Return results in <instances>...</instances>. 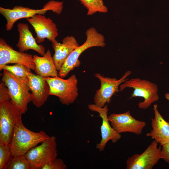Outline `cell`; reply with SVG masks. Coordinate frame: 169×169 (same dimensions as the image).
<instances>
[{"label": "cell", "mask_w": 169, "mask_h": 169, "mask_svg": "<svg viewBox=\"0 0 169 169\" xmlns=\"http://www.w3.org/2000/svg\"><path fill=\"white\" fill-rule=\"evenodd\" d=\"M49 137L44 131L36 132L27 129L23 124L21 116L16 123L9 145L13 156L25 155L32 148Z\"/></svg>", "instance_id": "1"}, {"label": "cell", "mask_w": 169, "mask_h": 169, "mask_svg": "<svg viewBox=\"0 0 169 169\" xmlns=\"http://www.w3.org/2000/svg\"><path fill=\"white\" fill-rule=\"evenodd\" d=\"M1 81L8 87L13 104L22 114L25 113L28 110V104L32 100L28 79L21 78L3 70Z\"/></svg>", "instance_id": "2"}, {"label": "cell", "mask_w": 169, "mask_h": 169, "mask_svg": "<svg viewBox=\"0 0 169 169\" xmlns=\"http://www.w3.org/2000/svg\"><path fill=\"white\" fill-rule=\"evenodd\" d=\"M85 42L74 49L67 58L58 72V76L66 77L75 68L79 67L80 62L79 58L81 54L87 49L92 47H103L105 45L104 36L94 27H91L85 32Z\"/></svg>", "instance_id": "3"}, {"label": "cell", "mask_w": 169, "mask_h": 169, "mask_svg": "<svg viewBox=\"0 0 169 169\" xmlns=\"http://www.w3.org/2000/svg\"><path fill=\"white\" fill-rule=\"evenodd\" d=\"M44 78L49 86V95L57 97L62 104L68 105L76 100L78 95V82L74 74L67 79L58 76Z\"/></svg>", "instance_id": "4"}, {"label": "cell", "mask_w": 169, "mask_h": 169, "mask_svg": "<svg viewBox=\"0 0 169 169\" xmlns=\"http://www.w3.org/2000/svg\"><path fill=\"white\" fill-rule=\"evenodd\" d=\"M132 88L134 90L131 97H141L144 100L139 103L138 106L141 109L148 108L159 99L158 87L155 84L148 80L139 78L127 79L120 86V91L124 89Z\"/></svg>", "instance_id": "5"}, {"label": "cell", "mask_w": 169, "mask_h": 169, "mask_svg": "<svg viewBox=\"0 0 169 169\" xmlns=\"http://www.w3.org/2000/svg\"><path fill=\"white\" fill-rule=\"evenodd\" d=\"M22 114L11 100L0 102V145L10 144L16 123Z\"/></svg>", "instance_id": "6"}, {"label": "cell", "mask_w": 169, "mask_h": 169, "mask_svg": "<svg viewBox=\"0 0 169 169\" xmlns=\"http://www.w3.org/2000/svg\"><path fill=\"white\" fill-rule=\"evenodd\" d=\"M56 138L52 136L41 144L29 151L25 155L33 169H41L44 165L57 158Z\"/></svg>", "instance_id": "7"}, {"label": "cell", "mask_w": 169, "mask_h": 169, "mask_svg": "<svg viewBox=\"0 0 169 169\" xmlns=\"http://www.w3.org/2000/svg\"><path fill=\"white\" fill-rule=\"evenodd\" d=\"M131 73V71H127L119 79L115 78L104 77L100 73L95 74V76L100 81V87L96 90L94 97V104L103 107L105 104L109 103L112 96L115 93L120 91L119 87L127 79V78Z\"/></svg>", "instance_id": "8"}, {"label": "cell", "mask_w": 169, "mask_h": 169, "mask_svg": "<svg viewBox=\"0 0 169 169\" xmlns=\"http://www.w3.org/2000/svg\"><path fill=\"white\" fill-rule=\"evenodd\" d=\"M154 140L141 154H136L126 161V169H152L162 159L161 146Z\"/></svg>", "instance_id": "9"}, {"label": "cell", "mask_w": 169, "mask_h": 169, "mask_svg": "<svg viewBox=\"0 0 169 169\" xmlns=\"http://www.w3.org/2000/svg\"><path fill=\"white\" fill-rule=\"evenodd\" d=\"M27 21L33 27L36 33V39L38 43L44 42L47 38L51 42L56 39L58 35L56 24L49 18L44 15L35 14L26 18Z\"/></svg>", "instance_id": "10"}, {"label": "cell", "mask_w": 169, "mask_h": 169, "mask_svg": "<svg viewBox=\"0 0 169 169\" xmlns=\"http://www.w3.org/2000/svg\"><path fill=\"white\" fill-rule=\"evenodd\" d=\"M108 119L112 128L120 134L129 132L139 135L146 125L145 121L134 118L129 111L121 114H111Z\"/></svg>", "instance_id": "11"}, {"label": "cell", "mask_w": 169, "mask_h": 169, "mask_svg": "<svg viewBox=\"0 0 169 169\" xmlns=\"http://www.w3.org/2000/svg\"><path fill=\"white\" fill-rule=\"evenodd\" d=\"M9 64H23L34 71L35 65L33 56L26 53L17 51L2 38L0 39V70Z\"/></svg>", "instance_id": "12"}, {"label": "cell", "mask_w": 169, "mask_h": 169, "mask_svg": "<svg viewBox=\"0 0 169 169\" xmlns=\"http://www.w3.org/2000/svg\"><path fill=\"white\" fill-rule=\"evenodd\" d=\"M88 108L90 110L97 112L102 120L100 127L101 140L100 143L96 144V148L100 151H102L108 141L111 140L112 143H115L120 139L121 136L110 124L107 115V105H105L103 107H100L95 104H91L88 105Z\"/></svg>", "instance_id": "13"}, {"label": "cell", "mask_w": 169, "mask_h": 169, "mask_svg": "<svg viewBox=\"0 0 169 169\" xmlns=\"http://www.w3.org/2000/svg\"><path fill=\"white\" fill-rule=\"evenodd\" d=\"M28 86L31 92L32 102L37 107L43 105L49 95V86L44 77L32 72L29 74Z\"/></svg>", "instance_id": "14"}, {"label": "cell", "mask_w": 169, "mask_h": 169, "mask_svg": "<svg viewBox=\"0 0 169 169\" xmlns=\"http://www.w3.org/2000/svg\"><path fill=\"white\" fill-rule=\"evenodd\" d=\"M157 106V104L153 106L154 116L151 119L152 130L146 134V136L151 137L162 146L169 143V122L162 116Z\"/></svg>", "instance_id": "15"}, {"label": "cell", "mask_w": 169, "mask_h": 169, "mask_svg": "<svg viewBox=\"0 0 169 169\" xmlns=\"http://www.w3.org/2000/svg\"><path fill=\"white\" fill-rule=\"evenodd\" d=\"M47 11L43 8L35 9L22 6H15L12 9L0 7V13L6 20L5 27L7 31L11 30L14 23L19 19L31 18L37 14L44 15Z\"/></svg>", "instance_id": "16"}, {"label": "cell", "mask_w": 169, "mask_h": 169, "mask_svg": "<svg viewBox=\"0 0 169 169\" xmlns=\"http://www.w3.org/2000/svg\"><path fill=\"white\" fill-rule=\"evenodd\" d=\"M52 43L54 52L53 56V60L57 70L59 71L71 52L79 45L75 38L72 36L65 37L62 43L56 39Z\"/></svg>", "instance_id": "17"}, {"label": "cell", "mask_w": 169, "mask_h": 169, "mask_svg": "<svg viewBox=\"0 0 169 169\" xmlns=\"http://www.w3.org/2000/svg\"><path fill=\"white\" fill-rule=\"evenodd\" d=\"M17 27L19 37L16 46L19 51L24 52L32 49L43 56L45 53V47L42 45L37 44L28 25L25 23H19L18 24Z\"/></svg>", "instance_id": "18"}, {"label": "cell", "mask_w": 169, "mask_h": 169, "mask_svg": "<svg viewBox=\"0 0 169 169\" xmlns=\"http://www.w3.org/2000/svg\"><path fill=\"white\" fill-rule=\"evenodd\" d=\"M33 59L35 65L34 71L37 74L44 77L58 76V71L49 50H48L43 56L33 55Z\"/></svg>", "instance_id": "19"}, {"label": "cell", "mask_w": 169, "mask_h": 169, "mask_svg": "<svg viewBox=\"0 0 169 169\" xmlns=\"http://www.w3.org/2000/svg\"><path fill=\"white\" fill-rule=\"evenodd\" d=\"M79 0L87 9V15H92L97 12L106 13L108 11L103 0Z\"/></svg>", "instance_id": "20"}, {"label": "cell", "mask_w": 169, "mask_h": 169, "mask_svg": "<svg viewBox=\"0 0 169 169\" xmlns=\"http://www.w3.org/2000/svg\"><path fill=\"white\" fill-rule=\"evenodd\" d=\"M6 70L15 75L24 79H28V76L31 72V69L23 64H15L13 65H5L0 70Z\"/></svg>", "instance_id": "21"}, {"label": "cell", "mask_w": 169, "mask_h": 169, "mask_svg": "<svg viewBox=\"0 0 169 169\" xmlns=\"http://www.w3.org/2000/svg\"><path fill=\"white\" fill-rule=\"evenodd\" d=\"M13 157L9 144L0 145V169H8Z\"/></svg>", "instance_id": "22"}, {"label": "cell", "mask_w": 169, "mask_h": 169, "mask_svg": "<svg viewBox=\"0 0 169 169\" xmlns=\"http://www.w3.org/2000/svg\"><path fill=\"white\" fill-rule=\"evenodd\" d=\"M8 169H33L25 155L14 156Z\"/></svg>", "instance_id": "23"}, {"label": "cell", "mask_w": 169, "mask_h": 169, "mask_svg": "<svg viewBox=\"0 0 169 169\" xmlns=\"http://www.w3.org/2000/svg\"><path fill=\"white\" fill-rule=\"evenodd\" d=\"M43 8L48 11H52L57 14L59 15L61 13L63 10V2L50 1L44 6Z\"/></svg>", "instance_id": "24"}, {"label": "cell", "mask_w": 169, "mask_h": 169, "mask_svg": "<svg viewBox=\"0 0 169 169\" xmlns=\"http://www.w3.org/2000/svg\"><path fill=\"white\" fill-rule=\"evenodd\" d=\"M67 167L63 160L57 158L51 160L43 166L41 169H66Z\"/></svg>", "instance_id": "25"}, {"label": "cell", "mask_w": 169, "mask_h": 169, "mask_svg": "<svg viewBox=\"0 0 169 169\" xmlns=\"http://www.w3.org/2000/svg\"><path fill=\"white\" fill-rule=\"evenodd\" d=\"M11 100L8 89L4 83L1 81L0 84V102L8 101Z\"/></svg>", "instance_id": "26"}, {"label": "cell", "mask_w": 169, "mask_h": 169, "mask_svg": "<svg viewBox=\"0 0 169 169\" xmlns=\"http://www.w3.org/2000/svg\"><path fill=\"white\" fill-rule=\"evenodd\" d=\"M161 152L162 159L169 165V143L162 146Z\"/></svg>", "instance_id": "27"}, {"label": "cell", "mask_w": 169, "mask_h": 169, "mask_svg": "<svg viewBox=\"0 0 169 169\" xmlns=\"http://www.w3.org/2000/svg\"><path fill=\"white\" fill-rule=\"evenodd\" d=\"M165 98L167 100L169 101V93H166L165 94Z\"/></svg>", "instance_id": "28"}]
</instances>
